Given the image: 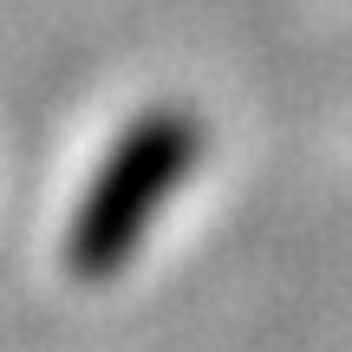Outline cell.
Instances as JSON below:
<instances>
[{
    "label": "cell",
    "mask_w": 352,
    "mask_h": 352,
    "mask_svg": "<svg viewBox=\"0 0 352 352\" xmlns=\"http://www.w3.org/2000/svg\"><path fill=\"white\" fill-rule=\"evenodd\" d=\"M189 164H196V124H189V111H144L118 138V151L104 157L91 196L78 202L72 248H65L78 274L85 280L118 274L124 254L138 248L144 222L164 209V196L183 183Z\"/></svg>",
    "instance_id": "6da1fadb"
}]
</instances>
